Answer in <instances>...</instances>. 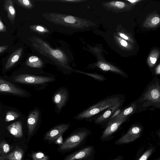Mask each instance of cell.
Returning <instances> with one entry per match:
<instances>
[{"label": "cell", "mask_w": 160, "mask_h": 160, "mask_svg": "<svg viewBox=\"0 0 160 160\" xmlns=\"http://www.w3.org/2000/svg\"><path fill=\"white\" fill-rule=\"evenodd\" d=\"M90 133L89 130L85 128L75 129L59 146L57 151L61 153H65L82 147Z\"/></svg>", "instance_id": "7a4b0ae2"}, {"label": "cell", "mask_w": 160, "mask_h": 160, "mask_svg": "<svg viewBox=\"0 0 160 160\" xmlns=\"http://www.w3.org/2000/svg\"><path fill=\"white\" fill-rule=\"evenodd\" d=\"M41 122L40 111L38 108L33 110L29 114L27 120L28 135L29 139L37 132Z\"/></svg>", "instance_id": "52a82bcc"}, {"label": "cell", "mask_w": 160, "mask_h": 160, "mask_svg": "<svg viewBox=\"0 0 160 160\" xmlns=\"http://www.w3.org/2000/svg\"><path fill=\"white\" fill-rule=\"evenodd\" d=\"M97 66L103 71H111L118 73L121 75L125 76V73L122 71L117 68L106 63L102 62H99L97 63Z\"/></svg>", "instance_id": "ac0fdd59"}, {"label": "cell", "mask_w": 160, "mask_h": 160, "mask_svg": "<svg viewBox=\"0 0 160 160\" xmlns=\"http://www.w3.org/2000/svg\"><path fill=\"white\" fill-rule=\"evenodd\" d=\"M118 40L120 44L122 46L124 47H128V43L125 40L119 38H118Z\"/></svg>", "instance_id": "4dcf8cb0"}, {"label": "cell", "mask_w": 160, "mask_h": 160, "mask_svg": "<svg viewBox=\"0 0 160 160\" xmlns=\"http://www.w3.org/2000/svg\"><path fill=\"white\" fill-rule=\"evenodd\" d=\"M10 150L9 145L5 141H2L0 142V155H5Z\"/></svg>", "instance_id": "7402d4cb"}, {"label": "cell", "mask_w": 160, "mask_h": 160, "mask_svg": "<svg viewBox=\"0 0 160 160\" xmlns=\"http://www.w3.org/2000/svg\"><path fill=\"white\" fill-rule=\"evenodd\" d=\"M0 92L8 93L22 97H28L24 90L17 87L12 83L0 78Z\"/></svg>", "instance_id": "30bf717a"}, {"label": "cell", "mask_w": 160, "mask_h": 160, "mask_svg": "<svg viewBox=\"0 0 160 160\" xmlns=\"http://www.w3.org/2000/svg\"><path fill=\"white\" fill-rule=\"evenodd\" d=\"M64 21L67 23H74L76 22V20L72 16H68L65 17L64 19Z\"/></svg>", "instance_id": "f1b7e54d"}, {"label": "cell", "mask_w": 160, "mask_h": 160, "mask_svg": "<svg viewBox=\"0 0 160 160\" xmlns=\"http://www.w3.org/2000/svg\"><path fill=\"white\" fill-rule=\"evenodd\" d=\"M155 160H160V158H158Z\"/></svg>", "instance_id": "f35d334b"}, {"label": "cell", "mask_w": 160, "mask_h": 160, "mask_svg": "<svg viewBox=\"0 0 160 160\" xmlns=\"http://www.w3.org/2000/svg\"><path fill=\"white\" fill-rule=\"evenodd\" d=\"M24 152V151L22 148L16 147L9 154L0 156V160H22Z\"/></svg>", "instance_id": "4fadbf2b"}, {"label": "cell", "mask_w": 160, "mask_h": 160, "mask_svg": "<svg viewBox=\"0 0 160 160\" xmlns=\"http://www.w3.org/2000/svg\"><path fill=\"white\" fill-rule=\"evenodd\" d=\"M36 28L37 30L41 32L43 31L44 30V29L43 27L40 26H37Z\"/></svg>", "instance_id": "e575fe53"}, {"label": "cell", "mask_w": 160, "mask_h": 160, "mask_svg": "<svg viewBox=\"0 0 160 160\" xmlns=\"http://www.w3.org/2000/svg\"><path fill=\"white\" fill-rule=\"evenodd\" d=\"M122 96L114 95L107 97L82 111L74 117L77 120H86L103 111L124 101Z\"/></svg>", "instance_id": "6da1fadb"}, {"label": "cell", "mask_w": 160, "mask_h": 160, "mask_svg": "<svg viewBox=\"0 0 160 160\" xmlns=\"http://www.w3.org/2000/svg\"><path fill=\"white\" fill-rule=\"evenodd\" d=\"M52 55L55 58L59 59H62L63 54L60 51L58 50H53L51 51Z\"/></svg>", "instance_id": "4316f807"}, {"label": "cell", "mask_w": 160, "mask_h": 160, "mask_svg": "<svg viewBox=\"0 0 160 160\" xmlns=\"http://www.w3.org/2000/svg\"><path fill=\"white\" fill-rule=\"evenodd\" d=\"M119 35L120 37L125 40H128L129 39L128 37L123 33H119Z\"/></svg>", "instance_id": "836d02e7"}, {"label": "cell", "mask_w": 160, "mask_h": 160, "mask_svg": "<svg viewBox=\"0 0 160 160\" xmlns=\"http://www.w3.org/2000/svg\"><path fill=\"white\" fill-rule=\"evenodd\" d=\"M155 78L149 84L138 102H144L145 106H154L160 108V84L159 80Z\"/></svg>", "instance_id": "3957f363"}, {"label": "cell", "mask_w": 160, "mask_h": 160, "mask_svg": "<svg viewBox=\"0 0 160 160\" xmlns=\"http://www.w3.org/2000/svg\"><path fill=\"white\" fill-rule=\"evenodd\" d=\"M123 102L120 103L115 106L106 109L103 113L95 121L96 124H99L106 122L110 119L114 113L122 106Z\"/></svg>", "instance_id": "7c38bea8"}, {"label": "cell", "mask_w": 160, "mask_h": 160, "mask_svg": "<svg viewBox=\"0 0 160 160\" xmlns=\"http://www.w3.org/2000/svg\"><path fill=\"white\" fill-rule=\"evenodd\" d=\"M6 31V27L3 23L0 17V32H5Z\"/></svg>", "instance_id": "f546056e"}, {"label": "cell", "mask_w": 160, "mask_h": 160, "mask_svg": "<svg viewBox=\"0 0 160 160\" xmlns=\"http://www.w3.org/2000/svg\"><path fill=\"white\" fill-rule=\"evenodd\" d=\"M94 152L92 146L82 147L61 160H93Z\"/></svg>", "instance_id": "5b68a950"}, {"label": "cell", "mask_w": 160, "mask_h": 160, "mask_svg": "<svg viewBox=\"0 0 160 160\" xmlns=\"http://www.w3.org/2000/svg\"><path fill=\"white\" fill-rule=\"evenodd\" d=\"M158 55L157 53L154 52L152 53L149 56L148 59V62L150 67H153L156 63L158 58Z\"/></svg>", "instance_id": "603a6c76"}, {"label": "cell", "mask_w": 160, "mask_h": 160, "mask_svg": "<svg viewBox=\"0 0 160 160\" xmlns=\"http://www.w3.org/2000/svg\"><path fill=\"white\" fill-rule=\"evenodd\" d=\"M26 64L28 66L37 68H40L42 65V63L38 58L33 56L28 58L26 62Z\"/></svg>", "instance_id": "d6986e66"}, {"label": "cell", "mask_w": 160, "mask_h": 160, "mask_svg": "<svg viewBox=\"0 0 160 160\" xmlns=\"http://www.w3.org/2000/svg\"><path fill=\"white\" fill-rule=\"evenodd\" d=\"M160 22V19L158 17H153L152 19L151 23L154 25L158 24Z\"/></svg>", "instance_id": "1f68e13d"}, {"label": "cell", "mask_w": 160, "mask_h": 160, "mask_svg": "<svg viewBox=\"0 0 160 160\" xmlns=\"http://www.w3.org/2000/svg\"><path fill=\"white\" fill-rule=\"evenodd\" d=\"M113 160H121V159L120 158H115V159Z\"/></svg>", "instance_id": "74e56055"}, {"label": "cell", "mask_w": 160, "mask_h": 160, "mask_svg": "<svg viewBox=\"0 0 160 160\" xmlns=\"http://www.w3.org/2000/svg\"><path fill=\"white\" fill-rule=\"evenodd\" d=\"M20 116L18 113L13 111H9L6 113L5 121L7 122H9L16 119Z\"/></svg>", "instance_id": "44dd1931"}, {"label": "cell", "mask_w": 160, "mask_h": 160, "mask_svg": "<svg viewBox=\"0 0 160 160\" xmlns=\"http://www.w3.org/2000/svg\"><path fill=\"white\" fill-rule=\"evenodd\" d=\"M127 1L130 2L131 3H135L137 2L140 1V0H128Z\"/></svg>", "instance_id": "8d00e7d4"}, {"label": "cell", "mask_w": 160, "mask_h": 160, "mask_svg": "<svg viewBox=\"0 0 160 160\" xmlns=\"http://www.w3.org/2000/svg\"><path fill=\"white\" fill-rule=\"evenodd\" d=\"M138 102H133L129 106L121 110L120 113L112 119L128 118V117L135 112L138 109Z\"/></svg>", "instance_id": "9a60e30c"}, {"label": "cell", "mask_w": 160, "mask_h": 160, "mask_svg": "<svg viewBox=\"0 0 160 160\" xmlns=\"http://www.w3.org/2000/svg\"><path fill=\"white\" fill-rule=\"evenodd\" d=\"M13 81L15 82L32 84H43L54 81L55 78L53 77L37 76L22 74L14 77Z\"/></svg>", "instance_id": "277c9868"}, {"label": "cell", "mask_w": 160, "mask_h": 160, "mask_svg": "<svg viewBox=\"0 0 160 160\" xmlns=\"http://www.w3.org/2000/svg\"><path fill=\"white\" fill-rule=\"evenodd\" d=\"M70 123H63L56 125L50 128L44 134L43 139L49 143H54L69 128Z\"/></svg>", "instance_id": "8992f818"}, {"label": "cell", "mask_w": 160, "mask_h": 160, "mask_svg": "<svg viewBox=\"0 0 160 160\" xmlns=\"http://www.w3.org/2000/svg\"><path fill=\"white\" fill-rule=\"evenodd\" d=\"M156 73L157 74H160V65L159 64L158 66L156 68Z\"/></svg>", "instance_id": "d590c367"}, {"label": "cell", "mask_w": 160, "mask_h": 160, "mask_svg": "<svg viewBox=\"0 0 160 160\" xmlns=\"http://www.w3.org/2000/svg\"><path fill=\"white\" fill-rule=\"evenodd\" d=\"M4 8L7 12V17L12 23L13 24L16 17V10L12 0L5 1Z\"/></svg>", "instance_id": "e0dca14e"}, {"label": "cell", "mask_w": 160, "mask_h": 160, "mask_svg": "<svg viewBox=\"0 0 160 160\" xmlns=\"http://www.w3.org/2000/svg\"><path fill=\"white\" fill-rule=\"evenodd\" d=\"M110 4L111 6L119 9L123 8L125 6V3L121 1L112 2Z\"/></svg>", "instance_id": "cb8c5ba5"}, {"label": "cell", "mask_w": 160, "mask_h": 160, "mask_svg": "<svg viewBox=\"0 0 160 160\" xmlns=\"http://www.w3.org/2000/svg\"><path fill=\"white\" fill-rule=\"evenodd\" d=\"M7 129L12 135L16 138H20L23 136L22 124L20 121L12 123L7 127Z\"/></svg>", "instance_id": "5bb4252c"}, {"label": "cell", "mask_w": 160, "mask_h": 160, "mask_svg": "<svg viewBox=\"0 0 160 160\" xmlns=\"http://www.w3.org/2000/svg\"><path fill=\"white\" fill-rule=\"evenodd\" d=\"M142 128L139 125H135L131 126L127 132L115 143L120 144L131 142L139 138L142 132Z\"/></svg>", "instance_id": "9c48e42d"}, {"label": "cell", "mask_w": 160, "mask_h": 160, "mask_svg": "<svg viewBox=\"0 0 160 160\" xmlns=\"http://www.w3.org/2000/svg\"><path fill=\"white\" fill-rule=\"evenodd\" d=\"M128 118H125L112 119L109 121L101 138H106L112 135L118 130L121 125L126 121Z\"/></svg>", "instance_id": "8fae6325"}, {"label": "cell", "mask_w": 160, "mask_h": 160, "mask_svg": "<svg viewBox=\"0 0 160 160\" xmlns=\"http://www.w3.org/2000/svg\"><path fill=\"white\" fill-rule=\"evenodd\" d=\"M32 160H50L49 156L41 151L34 152L31 155Z\"/></svg>", "instance_id": "ffe728a7"}, {"label": "cell", "mask_w": 160, "mask_h": 160, "mask_svg": "<svg viewBox=\"0 0 160 160\" xmlns=\"http://www.w3.org/2000/svg\"><path fill=\"white\" fill-rule=\"evenodd\" d=\"M153 150V148L148 150L142 154L138 160H147L152 153Z\"/></svg>", "instance_id": "d4e9b609"}, {"label": "cell", "mask_w": 160, "mask_h": 160, "mask_svg": "<svg viewBox=\"0 0 160 160\" xmlns=\"http://www.w3.org/2000/svg\"><path fill=\"white\" fill-rule=\"evenodd\" d=\"M83 73L92 77L94 79L99 81H102L106 79V78L103 76L98 74L89 73L85 72H83Z\"/></svg>", "instance_id": "484cf974"}, {"label": "cell", "mask_w": 160, "mask_h": 160, "mask_svg": "<svg viewBox=\"0 0 160 160\" xmlns=\"http://www.w3.org/2000/svg\"><path fill=\"white\" fill-rule=\"evenodd\" d=\"M22 52V48H19L13 52L6 62L5 67V70H8L11 68L19 60Z\"/></svg>", "instance_id": "2e32d148"}, {"label": "cell", "mask_w": 160, "mask_h": 160, "mask_svg": "<svg viewBox=\"0 0 160 160\" xmlns=\"http://www.w3.org/2000/svg\"><path fill=\"white\" fill-rule=\"evenodd\" d=\"M69 97V92L65 87L59 88L54 93L52 102L55 105V109L59 113L66 105Z\"/></svg>", "instance_id": "ba28073f"}, {"label": "cell", "mask_w": 160, "mask_h": 160, "mask_svg": "<svg viewBox=\"0 0 160 160\" xmlns=\"http://www.w3.org/2000/svg\"><path fill=\"white\" fill-rule=\"evenodd\" d=\"M8 46L7 45L0 46V53L6 50L8 48Z\"/></svg>", "instance_id": "d6a6232c"}, {"label": "cell", "mask_w": 160, "mask_h": 160, "mask_svg": "<svg viewBox=\"0 0 160 160\" xmlns=\"http://www.w3.org/2000/svg\"><path fill=\"white\" fill-rule=\"evenodd\" d=\"M17 1L20 5L26 8H30L31 6L30 2L29 0H18Z\"/></svg>", "instance_id": "83f0119b"}]
</instances>
